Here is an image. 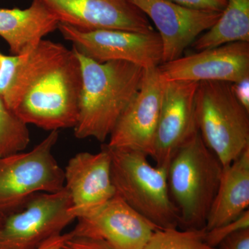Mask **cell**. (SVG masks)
<instances>
[{"label": "cell", "instance_id": "ba28073f", "mask_svg": "<svg viewBox=\"0 0 249 249\" xmlns=\"http://www.w3.org/2000/svg\"><path fill=\"white\" fill-rule=\"evenodd\" d=\"M58 29L78 53L98 62L126 61L142 68H155L162 63L163 47L160 34L99 29L85 31L59 22Z\"/></svg>", "mask_w": 249, "mask_h": 249}, {"label": "cell", "instance_id": "9a60e30c", "mask_svg": "<svg viewBox=\"0 0 249 249\" xmlns=\"http://www.w3.org/2000/svg\"><path fill=\"white\" fill-rule=\"evenodd\" d=\"M64 175L65 188L71 197L70 213L76 219L92 213L116 196L106 145L98 153L76 154L69 160Z\"/></svg>", "mask_w": 249, "mask_h": 249}, {"label": "cell", "instance_id": "7c38bea8", "mask_svg": "<svg viewBox=\"0 0 249 249\" xmlns=\"http://www.w3.org/2000/svg\"><path fill=\"white\" fill-rule=\"evenodd\" d=\"M59 22L85 31H154L148 18L130 0H42Z\"/></svg>", "mask_w": 249, "mask_h": 249}, {"label": "cell", "instance_id": "4316f807", "mask_svg": "<svg viewBox=\"0 0 249 249\" xmlns=\"http://www.w3.org/2000/svg\"><path fill=\"white\" fill-rule=\"evenodd\" d=\"M4 218H3L2 217H1V216H0V228H1V226H2L3 223H4Z\"/></svg>", "mask_w": 249, "mask_h": 249}, {"label": "cell", "instance_id": "603a6c76", "mask_svg": "<svg viewBox=\"0 0 249 249\" xmlns=\"http://www.w3.org/2000/svg\"><path fill=\"white\" fill-rule=\"evenodd\" d=\"M70 233V232H69ZM62 249H115L104 241L83 237H70Z\"/></svg>", "mask_w": 249, "mask_h": 249}, {"label": "cell", "instance_id": "ac0fdd59", "mask_svg": "<svg viewBox=\"0 0 249 249\" xmlns=\"http://www.w3.org/2000/svg\"><path fill=\"white\" fill-rule=\"evenodd\" d=\"M237 42H249V0H228L217 22L193 45L199 52Z\"/></svg>", "mask_w": 249, "mask_h": 249}, {"label": "cell", "instance_id": "9c48e42d", "mask_svg": "<svg viewBox=\"0 0 249 249\" xmlns=\"http://www.w3.org/2000/svg\"><path fill=\"white\" fill-rule=\"evenodd\" d=\"M165 84L158 67L145 70L140 89L111 132L108 147L137 150L152 157Z\"/></svg>", "mask_w": 249, "mask_h": 249}, {"label": "cell", "instance_id": "5b68a950", "mask_svg": "<svg viewBox=\"0 0 249 249\" xmlns=\"http://www.w3.org/2000/svg\"><path fill=\"white\" fill-rule=\"evenodd\" d=\"M198 130L224 167L249 147V111L236 98L232 83L199 82L196 98Z\"/></svg>", "mask_w": 249, "mask_h": 249}, {"label": "cell", "instance_id": "30bf717a", "mask_svg": "<svg viewBox=\"0 0 249 249\" xmlns=\"http://www.w3.org/2000/svg\"><path fill=\"white\" fill-rule=\"evenodd\" d=\"M199 82L166 81L152 158L168 168L178 150L199 132L196 98Z\"/></svg>", "mask_w": 249, "mask_h": 249}, {"label": "cell", "instance_id": "2e32d148", "mask_svg": "<svg viewBox=\"0 0 249 249\" xmlns=\"http://www.w3.org/2000/svg\"><path fill=\"white\" fill-rule=\"evenodd\" d=\"M58 19L42 0L25 9H0V36L14 55L29 53L46 36L58 29Z\"/></svg>", "mask_w": 249, "mask_h": 249}, {"label": "cell", "instance_id": "277c9868", "mask_svg": "<svg viewBox=\"0 0 249 249\" xmlns=\"http://www.w3.org/2000/svg\"><path fill=\"white\" fill-rule=\"evenodd\" d=\"M81 85L80 61L71 49L29 85L15 112L25 124L50 132L74 128Z\"/></svg>", "mask_w": 249, "mask_h": 249}, {"label": "cell", "instance_id": "ffe728a7", "mask_svg": "<svg viewBox=\"0 0 249 249\" xmlns=\"http://www.w3.org/2000/svg\"><path fill=\"white\" fill-rule=\"evenodd\" d=\"M205 232V228L199 230L158 229L142 249H218L206 243Z\"/></svg>", "mask_w": 249, "mask_h": 249}, {"label": "cell", "instance_id": "52a82bcc", "mask_svg": "<svg viewBox=\"0 0 249 249\" xmlns=\"http://www.w3.org/2000/svg\"><path fill=\"white\" fill-rule=\"evenodd\" d=\"M71 206L65 188L57 193L34 195L5 219L0 228V249H38L76 219L70 213Z\"/></svg>", "mask_w": 249, "mask_h": 249}, {"label": "cell", "instance_id": "8992f818", "mask_svg": "<svg viewBox=\"0 0 249 249\" xmlns=\"http://www.w3.org/2000/svg\"><path fill=\"white\" fill-rule=\"evenodd\" d=\"M58 131H52L27 152L0 157V216L6 217L39 193L65 188V175L53 154Z\"/></svg>", "mask_w": 249, "mask_h": 249}, {"label": "cell", "instance_id": "d6986e66", "mask_svg": "<svg viewBox=\"0 0 249 249\" xmlns=\"http://www.w3.org/2000/svg\"><path fill=\"white\" fill-rule=\"evenodd\" d=\"M25 124L0 96V157L22 152L30 142Z\"/></svg>", "mask_w": 249, "mask_h": 249}, {"label": "cell", "instance_id": "cb8c5ba5", "mask_svg": "<svg viewBox=\"0 0 249 249\" xmlns=\"http://www.w3.org/2000/svg\"><path fill=\"white\" fill-rule=\"evenodd\" d=\"M218 249H249V229L232 234L222 241Z\"/></svg>", "mask_w": 249, "mask_h": 249}, {"label": "cell", "instance_id": "484cf974", "mask_svg": "<svg viewBox=\"0 0 249 249\" xmlns=\"http://www.w3.org/2000/svg\"><path fill=\"white\" fill-rule=\"evenodd\" d=\"M70 237V233L67 232L65 234L55 236L52 238L49 239L45 243L37 249H62L65 241Z\"/></svg>", "mask_w": 249, "mask_h": 249}, {"label": "cell", "instance_id": "7a4b0ae2", "mask_svg": "<svg viewBox=\"0 0 249 249\" xmlns=\"http://www.w3.org/2000/svg\"><path fill=\"white\" fill-rule=\"evenodd\" d=\"M222 171V163L199 132L175 154L168 168V185L179 216L178 228L204 229Z\"/></svg>", "mask_w": 249, "mask_h": 249}, {"label": "cell", "instance_id": "5bb4252c", "mask_svg": "<svg viewBox=\"0 0 249 249\" xmlns=\"http://www.w3.org/2000/svg\"><path fill=\"white\" fill-rule=\"evenodd\" d=\"M158 29L163 47L162 63L182 56L185 49L217 22L222 13L199 11L169 0H130Z\"/></svg>", "mask_w": 249, "mask_h": 249}, {"label": "cell", "instance_id": "8fae6325", "mask_svg": "<svg viewBox=\"0 0 249 249\" xmlns=\"http://www.w3.org/2000/svg\"><path fill=\"white\" fill-rule=\"evenodd\" d=\"M77 219L71 237L103 240L115 249H142L160 229L116 195L97 211Z\"/></svg>", "mask_w": 249, "mask_h": 249}, {"label": "cell", "instance_id": "4fadbf2b", "mask_svg": "<svg viewBox=\"0 0 249 249\" xmlns=\"http://www.w3.org/2000/svg\"><path fill=\"white\" fill-rule=\"evenodd\" d=\"M166 81L238 83L249 76V42L226 44L163 62L158 67Z\"/></svg>", "mask_w": 249, "mask_h": 249}, {"label": "cell", "instance_id": "e0dca14e", "mask_svg": "<svg viewBox=\"0 0 249 249\" xmlns=\"http://www.w3.org/2000/svg\"><path fill=\"white\" fill-rule=\"evenodd\" d=\"M249 206V147L230 165L223 168L222 177L211 205L206 231L240 217Z\"/></svg>", "mask_w": 249, "mask_h": 249}, {"label": "cell", "instance_id": "d4e9b609", "mask_svg": "<svg viewBox=\"0 0 249 249\" xmlns=\"http://www.w3.org/2000/svg\"><path fill=\"white\" fill-rule=\"evenodd\" d=\"M232 88L239 102L249 111V76L232 84Z\"/></svg>", "mask_w": 249, "mask_h": 249}, {"label": "cell", "instance_id": "44dd1931", "mask_svg": "<svg viewBox=\"0 0 249 249\" xmlns=\"http://www.w3.org/2000/svg\"><path fill=\"white\" fill-rule=\"evenodd\" d=\"M246 229H249V210L231 222L214 228L211 230L206 231L204 240L211 247L217 248L219 244L229 236Z\"/></svg>", "mask_w": 249, "mask_h": 249}, {"label": "cell", "instance_id": "6da1fadb", "mask_svg": "<svg viewBox=\"0 0 249 249\" xmlns=\"http://www.w3.org/2000/svg\"><path fill=\"white\" fill-rule=\"evenodd\" d=\"M72 49L82 76L75 137L106 142L140 89L145 69L121 60L98 62Z\"/></svg>", "mask_w": 249, "mask_h": 249}, {"label": "cell", "instance_id": "7402d4cb", "mask_svg": "<svg viewBox=\"0 0 249 249\" xmlns=\"http://www.w3.org/2000/svg\"><path fill=\"white\" fill-rule=\"evenodd\" d=\"M170 1L199 11L222 13L227 6L228 0H169Z\"/></svg>", "mask_w": 249, "mask_h": 249}, {"label": "cell", "instance_id": "3957f363", "mask_svg": "<svg viewBox=\"0 0 249 249\" xmlns=\"http://www.w3.org/2000/svg\"><path fill=\"white\" fill-rule=\"evenodd\" d=\"M105 145L116 196L158 229L178 228L179 216L168 189V168L153 166L142 152Z\"/></svg>", "mask_w": 249, "mask_h": 249}]
</instances>
